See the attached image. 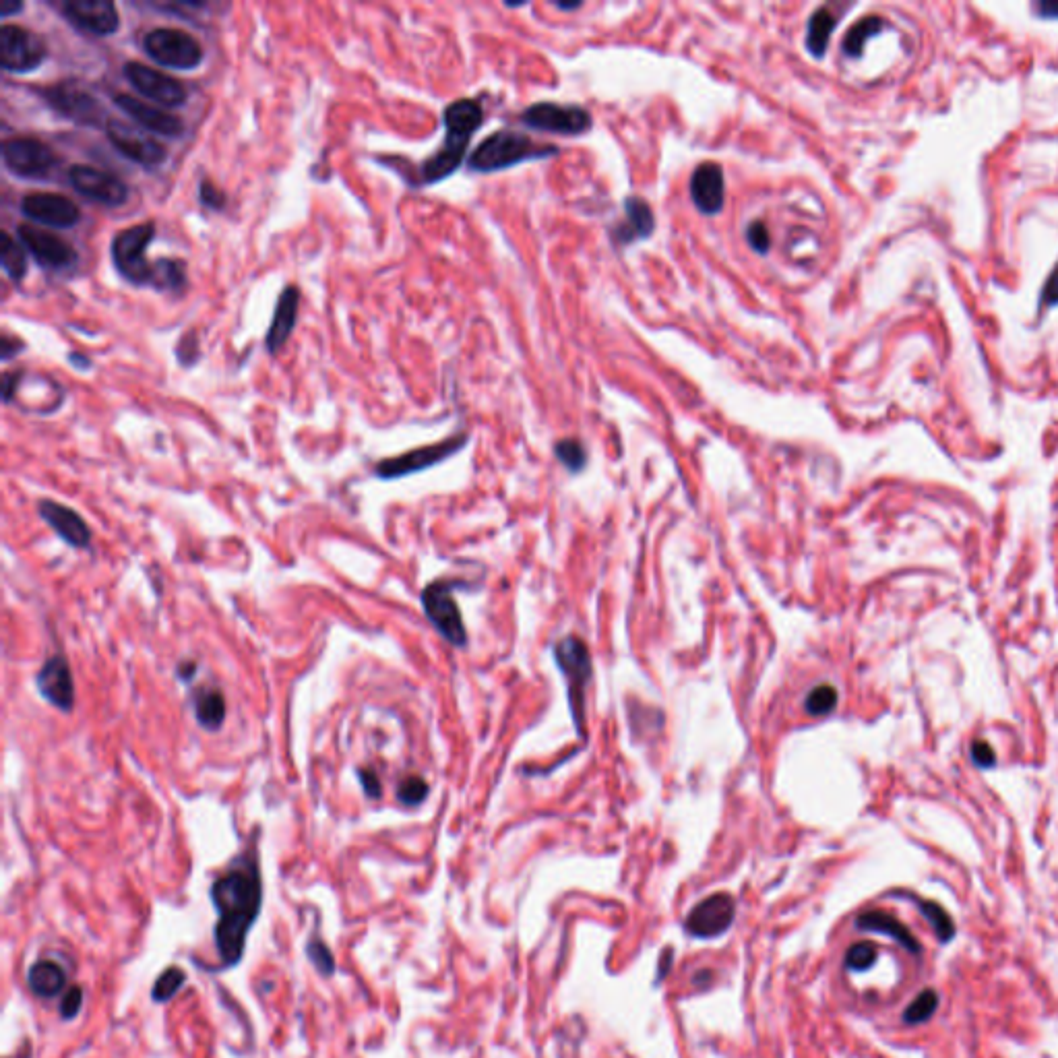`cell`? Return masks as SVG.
<instances>
[{
  "label": "cell",
  "instance_id": "cell-1",
  "mask_svg": "<svg viewBox=\"0 0 1058 1058\" xmlns=\"http://www.w3.org/2000/svg\"><path fill=\"white\" fill-rule=\"evenodd\" d=\"M211 901L217 910L215 922V947L226 968L238 966L246 937L263 906V881L255 852H242L236 856L224 873L217 877L209 889Z\"/></svg>",
  "mask_w": 1058,
  "mask_h": 1058
},
{
  "label": "cell",
  "instance_id": "cell-2",
  "mask_svg": "<svg viewBox=\"0 0 1058 1058\" xmlns=\"http://www.w3.org/2000/svg\"><path fill=\"white\" fill-rule=\"evenodd\" d=\"M445 141L439 151L422 164V180L426 184L449 178L463 162L474 133L482 127L484 110L478 100H457L443 112Z\"/></svg>",
  "mask_w": 1058,
  "mask_h": 1058
},
{
  "label": "cell",
  "instance_id": "cell-3",
  "mask_svg": "<svg viewBox=\"0 0 1058 1058\" xmlns=\"http://www.w3.org/2000/svg\"><path fill=\"white\" fill-rule=\"evenodd\" d=\"M556 155L552 145H536L525 133L496 131L486 137L470 155V168L474 172H499L515 164L529 160H544Z\"/></svg>",
  "mask_w": 1058,
  "mask_h": 1058
},
{
  "label": "cell",
  "instance_id": "cell-4",
  "mask_svg": "<svg viewBox=\"0 0 1058 1058\" xmlns=\"http://www.w3.org/2000/svg\"><path fill=\"white\" fill-rule=\"evenodd\" d=\"M143 52L155 65L174 71H193L203 62L201 42L184 29L153 27L143 36Z\"/></svg>",
  "mask_w": 1058,
  "mask_h": 1058
},
{
  "label": "cell",
  "instance_id": "cell-5",
  "mask_svg": "<svg viewBox=\"0 0 1058 1058\" xmlns=\"http://www.w3.org/2000/svg\"><path fill=\"white\" fill-rule=\"evenodd\" d=\"M155 238V222H143L120 230L110 242V255L116 271L133 286H149L153 261L147 248Z\"/></svg>",
  "mask_w": 1058,
  "mask_h": 1058
},
{
  "label": "cell",
  "instance_id": "cell-6",
  "mask_svg": "<svg viewBox=\"0 0 1058 1058\" xmlns=\"http://www.w3.org/2000/svg\"><path fill=\"white\" fill-rule=\"evenodd\" d=\"M5 168L23 180L50 178L60 166V158L50 145L36 137H9L0 147Z\"/></svg>",
  "mask_w": 1058,
  "mask_h": 1058
},
{
  "label": "cell",
  "instance_id": "cell-7",
  "mask_svg": "<svg viewBox=\"0 0 1058 1058\" xmlns=\"http://www.w3.org/2000/svg\"><path fill=\"white\" fill-rule=\"evenodd\" d=\"M48 58L46 42L27 27L5 23L0 27V67L7 73L27 75L42 67Z\"/></svg>",
  "mask_w": 1058,
  "mask_h": 1058
},
{
  "label": "cell",
  "instance_id": "cell-8",
  "mask_svg": "<svg viewBox=\"0 0 1058 1058\" xmlns=\"http://www.w3.org/2000/svg\"><path fill=\"white\" fill-rule=\"evenodd\" d=\"M422 608L430 625L441 633L445 641H449L453 647H463L468 643V631H465L461 610L453 598L451 581L428 583L422 591Z\"/></svg>",
  "mask_w": 1058,
  "mask_h": 1058
},
{
  "label": "cell",
  "instance_id": "cell-9",
  "mask_svg": "<svg viewBox=\"0 0 1058 1058\" xmlns=\"http://www.w3.org/2000/svg\"><path fill=\"white\" fill-rule=\"evenodd\" d=\"M106 139L122 158L143 168H158L168 158V151L160 141H155L149 133H143L133 124L118 118L106 120Z\"/></svg>",
  "mask_w": 1058,
  "mask_h": 1058
},
{
  "label": "cell",
  "instance_id": "cell-10",
  "mask_svg": "<svg viewBox=\"0 0 1058 1058\" xmlns=\"http://www.w3.org/2000/svg\"><path fill=\"white\" fill-rule=\"evenodd\" d=\"M122 75L133 85L139 96L158 106L180 108L186 104V98H189V89L184 87L182 81L158 69L147 67L143 62H127V65L122 67Z\"/></svg>",
  "mask_w": 1058,
  "mask_h": 1058
},
{
  "label": "cell",
  "instance_id": "cell-11",
  "mask_svg": "<svg viewBox=\"0 0 1058 1058\" xmlns=\"http://www.w3.org/2000/svg\"><path fill=\"white\" fill-rule=\"evenodd\" d=\"M40 93L44 102L62 118L83 124V127H100L104 110L100 102L81 85L73 81H60L52 87L40 89Z\"/></svg>",
  "mask_w": 1058,
  "mask_h": 1058
},
{
  "label": "cell",
  "instance_id": "cell-12",
  "mask_svg": "<svg viewBox=\"0 0 1058 1058\" xmlns=\"http://www.w3.org/2000/svg\"><path fill=\"white\" fill-rule=\"evenodd\" d=\"M556 662L563 670L567 682H569V699L573 707V718L575 726L581 732L583 722V695H585V684L591 678V656L585 643L577 637H567L558 641L554 647Z\"/></svg>",
  "mask_w": 1058,
  "mask_h": 1058
},
{
  "label": "cell",
  "instance_id": "cell-13",
  "mask_svg": "<svg viewBox=\"0 0 1058 1058\" xmlns=\"http://www.w3.org/2000/svg\"><path fill=\"white\" fill-rule=\"evenodd\" d=\"M17 240L23 244L27 255L34 257L40 267L50 271H67L79 259L77 251L65 238L38 226L21 224L17 228Z\"/></svg>",
  "mask_w": 1058,
  "mask_h": 1058
},
{
  "label": "cell",
  "instance_id": "cell-14",
  "mask_svg": "<svg viewBox=\"0 0 1058 1058\" xmlns=\"http://www.w3.org/2000/svg\"><path fill=\"white\" fill-rule=\"evenodd\" d=\"M465 443H468V437H465V434H459V437L447 439L437 445H426V447L408 451L397 457L383 459L377 463L375 474L383 480H397V478H406L410 474H418L422 470L432 468V465L445 461L447 457L457 453Z\"/></svg>",
  "mask_w": 1058,
  "mask_h": 1058
},
{
  "label": "cell",
  "instance_id": "cell-15",
  "mask_svg": "<svg viewBox=\"0 0 1058 1058\" xmlns=\"http://www.w3.org/2000/svg\"><path fill=\"white\" fill-rule=\"evenodd\" d=\"M525 127L556 135H581L591 129V116L581 106H563L552 102H540L529 106L521 114Z\"/></svg>",
  "mask_w": 1058,
  "mask_h": 1058
},
{
  "label": "cell",
  "instance_id": "cell-16",
  "mask_svg": "<svg viewBox=\"0 0 1058 1058\" xmlns=\"http://www.w3.org/2000/svg\"><path fill=\"white\" fill-rule=\"evenodd\" d=\"M67 176L73 189L93 203H100L104 207H120L129 201V186L112 172L75 164L69 168Z\"/></svg>",
  "mask_w": 1058,
  "mask_h": 1058
},
{
  "label": "cell",
  "instance_id": "cell-17",
  "mask_svg": "<svg viewBox=\"0 0 1058 1058\" xmlns=\"http://www.w3.org/2000/svg\"><path fill=\"white\" fill-rule=\"evenodd\" d=\"M60 13L77 31L96 38H110L120 29V15L110 0H67Z\"/></svg>",
  "mask_w": 1058,
  "mask_h": 1058
},
{
  "label": "cell",
  "instance_id": "cell-18",
  "mask_svg": "<svg viewBox=\"0 0 1058 1058\" xmlns=\"http://www.w3.org/2000/svg\"><path fill=\"white\" fill-rule=\"evenodd\" d=\"M19 209L27 220L54 230H69L81 222L79 205L60 193H29Z\"/></svg>",
  "mask_w": 1058,
  "mask_h": 1058
},
{
  "label": "cell",
  "instance_id": "cell-19",
  "mask_svg": "<svg viewBox=\"0 0 1058 1058\" xmlns=\"http://www.w3.org/2000/svg\"><path fill=\"white\" fill-rule=\"evenodd\" d=\"M36 689L52 707L71 713L75 707V680L69 660L60 653L48 658L36 674Z\"/></svg>",
  "mask_w": 1058,
  "mask_h": 1058
},
{
  "label": "cell",
  "instance_id": "cell-20",
  "mask_svg": "<svg viewBox=\"0 0 1058 1058\" xmlns=\"http://www.w3.org/2000/svg\"><path fill=\"white\" fill-rule=\"evenodd\" d=\"M734 916H736L734 897L728 893H713L693 908L684 926H687L689 935L693 937L711 939V937H718L722 935V932H726L730 924L734 922Z\"/></svg>",
  "mask_w": 1058,
  "mask_h": 1058
},
{
  "label": "cell",
  "instance_id": "cell-21",
  "mask_svg": "<svg viewBox=\"0 0 1058 1058\" xmlns=\"http://www.w3.org/2000/svg\"><path fill=\"white\" fill-rule=\"evenodd\" d=\"M112 100L124 114L131 116L139 124V127H143L147 133L162 135V137H168V139H178L184 133L182 120L178 116L170 114L164 108H158V106H153L149 102H143V100L131 96V93H116Z\"/></svg>",
  "mask_w": 1058,
  "mask_h": 1058
},
{
  "label": "cell",
  "instance_id": "cell-22",
  "mask_svg": "<svg viewBox=\"0 0 1058 1058\" xmlns=\"http://www.w3.org/2000/svg\"><path fill=\"white\" fill-rule=\"evenodd\" d=\"M38 513L42 519L54 529V534L67 542L73 548H89L91 544V527L85 523V519L71 507L60 505L56 501L44 499L38 505Z\"/></svg>",
  "mask_w": 1058,
  "mask_h": 1058
},
{
  "label": "cell",
  "instance_id": "cell-23",
  "mask_svg": "<svg viewBox=\"0 0 1058 1058\" xmlns=\"http://www.w3.org/2000/svg\"><path fill=\"white\" fill-rule=\"evenodd\" d=\"M691 199L705 215H718L726 201L724 170L715 162H703L691 176Z\"/></svg>",
  "mask_w": 1058,
  "mask_h": 1058
},
{
  "label": "cell",
  "instance_id": "cell-24",
  "mask_svg": "<svg viewBox=\"0 0 1058 1058\" xmlns=\"http://www.w3.org/2000/svg\"><path fill=\"white\" fill-rule=\"evenodd\" d=\"M298 308H300V290L296 286H286L277 298L273 319H271V325L265 337V348L271 356L282 352V348L288 344V339L298 321Z\"/></svg>",
  "mask_w": 1058,
  "mask_h": 1058
},
{
  "label": "cell",
  "instance_id": "cell-25",
  "mask_svg": "<svg viewBox=\"0 0 1058 1058\" xmlns=\"http://www.w3.org/2000/svg\"><path fill=\"white\" fill-rule=\"evenodd\" d=\"M656 230V217L647 201L641 197H629L625 201V222H620L612 228V238L616 244L627 246L635 240L649 238Z\"/></svg>",
  "mask_w": 1058,
  "mask_h": 1058
},
{
  "label": "cell",
  "instance_id": "cell-26",
  "mask_svg": "<svg viewBox=\"0 0 1058 1058\" xmlns=\"http://www.w3.org/2000/svg\"><path fill=\"white\" fill-rule=\"evenodd\" d=\"M856 926L860 930L879 932V935H885V937L893 939L895 943H899L901 947H904L910 953H914V955H920V951H922L918 939L912 935V932L904 924H901L895 916H891L887 912H881V910L864 912V914H860L856 918Z\"/></svg>",
  "mask_w": 1058,
  "mask_h": 1058
},
{
  "label": "cell",
  "instance_id": "cell-27",
  "mask_svg": "<svg viewBox=\"0 0 1058 1058\" xmlns=\"http://www.w3.org/2000/svg\"><path fill=\"white\" fill-rule=\"evenodd\" d=\"M27 984H29V990L34 992L36 997L52 999V997H58V994L65 990L67 972H65V968L60 966V963H56L52 959H40V961L34 963V966L29 968Z\"/></svg>",
  "mask_w": 1058,
  "mask_h": 1058
},
{
  "label": "cell",
  "instance_id": "cell-28",
  "mask_svg": "<svg viewBox=\"0 0 1058 1058\" xmlns=\"http://www.w3.org/2000/svg\"><path fill=\"white\" fill-rule=\"evenodd\" d=\"M193 711L197 724L207 732H217L226 722V697L220 689H201L193 699Z\"/></svg>",
  "mask_w": 1058,
  "mask_h": 1058
},
{
  "label": "cell",
  "instance_id": "cell-29",
  "mask_svg": "<svg viewBox=\"0 0 1058 1058\" xmlns=\"http://www.w3.org/2000/svg\"><path fill=\"white\" fill-rule=\"evenodd\" d=\"M186 265L180 259H155L151 269V288L164 294H182L186 290Z\"/></svg>",
  "mask_w": 1058,
  "mask_h": 1058
},
{
  "label": "cell",
  "instance_id": "cell-30",
  "mask_svg": "<svg viewBox=\"0 0 1058 1058\" xmlns=\"http://www.w3.org/2000/svg\"><path fill=\"white\" fill-rule=\"evenodd\" d=\"M837 25V19L835 15L827 9V7H821L817 9L811 19H808V27H806V50L811 52L813 56L821 58L827 50V44H829V38L833 34V29Z\"/></svg>",
  "mask_w": 1058,
  "mask_h": 1058
},
{
  "label": "cell",
  "instance_id": "cell-31",
  "mask_svg": "<svg viewBox=\"0 0 1058 1058\" xmlns=\"http://www.w3.org/2000/svg\"><path fill=\"white\" fill-rule=\"evenodd\" d=\"M0 263H3V269L11 282L15 284L23 282L27 269H29L27 251L23 248V244L17 238H13L9 232L0 234Z\"/></svg>",
  "mask_w": 1058,
  "mask_h": 1058
},
{
  "label": "cell",
  "instance_id": "cell-32",
  "mask_svg": "<svg viewBox=\"0 0 1058 1058\" xmlns=\"http://www.w3.org/2000/svg\"><path fill=\"white\" fill-rule=\"evenodd\" d=\"M883 25H885V21H883L881 17H877V15H870V17L860 19V21L848 31V36H846V40H844V52H846L848 56H860V54H862V48H864V44H866V40H868V38H873V36H877L879 31L883 29Z\"/></svg>",
  "mask_w": 1058,
  "mask_h": 1058
},
{
  "label": "cell",
  "instance_id": "cell-33",
  "mask_svg": "<svg viewBox=\"0 0 1058 1058\" xmlns=\"http://www.w3.org/2000/svg\"><path fill=\"white\" fill-rule=\"evenodd\" d=\"M918 904H920L924 918L930 922L932 930H935V935L939 937V941L949 943L955 937V924L951 916L941 906H937L935 901H918Z\"/></svg>",
  "mask_w": 1058,
  "mask_h": 1058
},
{
  "label": "cell",
  "instance_id": "cell-34",
  "mask_svg": "<svg viewBox=\"0 0 1058 1058\" xmlns=\"http://www.w3.org/2000/svg\"><path fill=\"white\" fill-rule=\"evenodd\" d=\"M937 1007H939V994L935 990L926 988L908 1005V1009L904 1011V1021L908 1025H920L935 1015Z\"/></svg>",
  "mask_w": 1058,
  "mask_h": 1058
},
{
  "label": "cell",
  "instance_id": "cell-35",
  "mask_svg": "<svg viewBox=\"0 0 1058 1058\" xmlns=\"http://www.w3.org/2000/svg\"><path fill=\"white\" fill-rule=\"evenodd\" d=\"M184 982H186V974H184L180 968L172 966V968L164 970V972L160 974V978L155 980V984H153L151 999H153L155 1003H166V1001H170V999L174 997V994L184 986Z\"/></svg>",
  "mask_w": 1058,
  "mask_h": 1058
},
{
  "label": "cell",
  "instance_id": "cell-36",
  "mask_svg": "<svg viewBox=\"0 0 1058 1058\" xmlns=\"http://www.w3.org/2000/svg\"><path fill=\"white\" fill-rule=\"evenodd\" d=\"M428 784L420 775H408L403 777L397 786V800L403 806H418L428 798Z\"/></svg>",
  "mask_w": 1058,
  "mask_h": 1058
},
{
  "label": "cell",
  "instance_id": "cell-37",
  "mask_svg": "<svg viewBox=\"0 0 1058 1058\" xmlns=\"http://www.w3.org/2000/svg\"><path fill=\"white\" fill-rule=\"evenodd\" d=\"M835 705H837V691L831 687V684H819L817 689L808 693L806 703H804L806 711L811 715H817V718L831 713Z\"/></svg>",
  "mask_w": 1058,
  "mask_h": 1058
},
{
  "label": "cell",
  "instance_id": "cell-38",
  "mask_svg": "<svg viewBox=\"0 0 1058 1058\" xmlns=\"http://www.w3.org/2000/svg\"><path fill=\"white\" fill-rule=\"evenodd\" d=\"M877 945L875 943H856L846 951V968L852 972H866L875 966Z\"/></svg>",
  "mask_w": 1058,
  "mask_h": 1058
},
{
  "label": "cell",
  "instance_id": "cell-39",
  "mask_svg": "<svg viewBox=\"0 0 1058 1058\" xmlns=\"http://www.w3.org/2000/svg\"><path fill=\"white\" fill-rule=\"evenodd\" d=\"M306 957L310 959V963L317 968V972L325 978L333 976L335 974V959H333V953L331 949L321 941V939H310L306 943Z\"/></svg>",
  "mask_w": 1058,
  "mask_h": 1058
},
{
  "label": "cell",
  "instance_id": "cell-40",
  "mask_svg": "<svg viewBox=\"0 0 1058 1058\" xmlns=\"http://www.w3.org/2000/svg\"><path fill=\"white\" fill-rule=\"evenodd\" d=\"M554 451H556L558 461L563 463L567 470L581 472L585 468V449H583V445L579 441H575V439L558 441Z\"/></svg>",
  "mask_w": 1058,
  "mask_h": 1058
},
{
  "label": "cell",
  "instance_id": "cell-41",
  "mask_svg": "<svg viewBox=\"0 0 1058 1058\" xmlns=\"http://www.w3.org/2000/svg\"><path fill=\"white\" fill-rule=\"evenodd\" d=\"M201 352H199V335L195 329L186 331L184 335H180L178 344H176V358L180 362V366H193L197 360H199Z\"/></svg>",
  "mask_w": 1058,
  "mask_h": 1058
},
{
  "label": "cell",
  "instance_id": "cell-42",
  "mask_svg": "<svg viewBox=\"0 0 1058 1058\" xmlns=\"http://www.w3.org/2000/svg\"><path fill=\"white\" fill-rule=\"evenodd\" d=\"M199 203L211 211H222L228 205V197L220 186L213 184L211 180H203L199 184Z\"/></svg>",
  "mask_w": 1058,
  "mask_h": 1058
},
{
  "label": "cell",
  "instance_id": "cell-43",
  "mask_svg": "<svg viewBox=\"0 0 1058 1058\" xmlns=\"http://www.w3.org/2000/svg\"><path fill=\"white\" fill-rule=\"evenodd\" d=\"M746 242H749V246L759 255L769 253L771 238H769L767 226L763 222H753V224L746 226Z\"/></svg>",
  "mask_w": 1058,
  "mask_h": 1058
},
{
  "label": "cell",
  "instance_id": "cell-44",
  "mask_svg": "<svg viewBox=\"0 0 1058 1058\" xmlns=\"http://www.w3.org/2000/svg\"><path fill=\"white\" fill-rule=\"evenodd\" d=\"M81 1005H83V990H81V986H71L65 992V997H62V1001H60V1017L65 1019V1021L75 1019L79 1015V1011H81Z\"/></svg>",
  "mask_w": 1058,
  "mask_h": 1058
},
{
  "label": "cell",
  "instance_id": "cell-45",
  "mask_svg": "<svg viewBox=\"0 0 1058 1058\" xmlns=\"http://www.w3.org/2000/svg\"><path fill=\"white\" fill-rule=\"evenodd\" d=\"M356 775H358V780H360V786H362L364 794H366L370 800H377V798L383 796L381 780H379V775H377L375 771L360 767V769L356 771Z\"/></svg>",
  "mask_w": 1058,
  "mask_h": 1058
},
{
  "label": "cell",
  "instance_id": "cell-46",
  "mask_svg": "<svg viewBox=\"0 0 1058 1058\" xmlns=\"http://www.w3.org/2000/svg\"><path fill=\"white\" fill-rule=\"evenodd\" d=\"M23 381V370H7L3 375V401L13 403Z\"/></svg>",
  "mask_w": 1058,
  "mask_h": 1058
},
{
  "label": "cell",
  "instance_id": "cell-47",
  "mask_svg": "<svg viewBox=\"0 0 1058 1058\" xmlns=\"http://www.w3.org/2000/svg\"><path fill=\"white\" fill-rule=\"evenodd\" d=\"M21 352H23V341L19 337L11 335L9 331H5L3 339H0V358H3V362L13 360Z\"/></svg>",
  "mask_w": 1058,
  "mask_h": 1058
},
{
  "label": "cell",
  "instance_id": "cell-48",
  "mask_svg": "<svg viewBox=\"0 0 1058 1058\" xmlns=\"http://www.w3.org/2000/svg\"><path fill=\"white\" fill-rule=\"evenodd\" d=\"M972 757L974 761L980 765V767H990L994 765V751L990 749V744L984 742V740H976L972 744Z\"/></svg>",
  "mask_w": 1058,
  "mask_h": 1058
},
{
  "label": "cell",
  "instance_id": "cell-49",
  "mask_svg": "<svg viewBox=\"0 0 1058 1058\" xmlns=\"http://www.w3.org/2000/svg\"><path fill=\"white\" fill-rule=\"evenodd\" d=\"M1058 302V267L1054 269V273L1050 275L1048 284L1044 288V304H1054Z\"/></svg>",
  "mask_w": 1058,
  "mask_h": 1058
},
{
  "label": "cell",
  "instance_id": "cell-50",
  "mask_svg": "<svg viewBox=\"0 0 1058 1058\" xmlns=\"http://www.w3.org/2000/svg\"><path fill=\"white\" fill-rule=\"evenodd\" d=\"M197 674V664L193 660H184L178 664L176 668V676L182 680V682H189L193 676Z\"/></svg>",
  "mask_w": 1058,
  "mask_h": 1058
},
{
  "label": "cell",
  "instance_id": "cell-51",
  "mask_svg": "<svg viewBox=\"0 0 1058 1058\" xmlns=\"http://www.w3.org/2000/svg\"><path fill=\"white\" fill-rule=\"evenodd\" d=\"M23 9H25V5L21 3V0H5L3 9H0V15H3V17L7 19V17H11V15L21 13Z\"/></svg>",
  "mask_w": 1058,
  "mask_h": 1058
},
{
  "label": "cell",
  "instance_id": "cell-52",
  "mask_svg": "<svg viewBox=\"0 0 1058 1058\" xmlns=\"http://www.w3.org/2000/svg\"><path fill=\"white\" fill-rule=\"evenodd\" d=\"M554 7L560 9V11H577V9H581L583 5H581V3H554Z\"/></svg>",
  "mask_w": 1058,
  "mask_h": 1058
},
{
  "label": "cell",
  "instance_id": "cell-53",
  "mask_svg": "<svg viewBox=\"0 0 1058 1058\" xmlns=\"http://www.w3.org/2000/svg\"><path fill=\"white\" fill-rule=\"evenodd\" d=\"M1040 11H1042V13H1048V11L1058 13V3H1044V5L1040 7Z\"/></svg>",
  "mask_w": 1058,
  "mask_h": 1058
}]
</instances>
